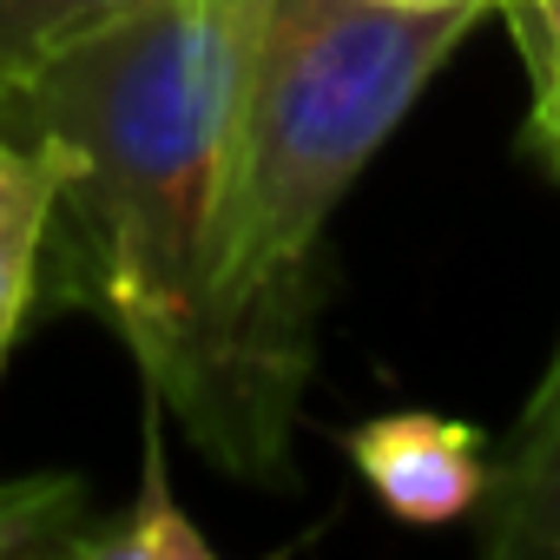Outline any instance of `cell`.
<instances>
[{
    "label": "cell",
    "mask_w": 560,
    "mask_h": 560,
    "mask_svg": "<svg viewBox=\"0 0 560 560\" xmlns=\"http://www.w3.org/2000/svg\"><path fill=\"white\" fill-rule=\"evenodd\" d=\"M481 14L475 0H250L205 330L191 389L172 409L211 468L244 481L291 475V429L317 357L324 231Z\"/></svg>",
    "instance_id": "cell-1"
},
{
    "label": "cell",
    "mask_w": 560,
    "mask_h": 560,
    "mask_svg": "<svg viewBox=\"0 0 560 560\" xmlns=\"http://www.w3.org/2000/svg\"><path fill=\"white\" fill-rule=\"evenodd\" d=\"M250 0H152L0 106L54 159V298L106 317L178 409L198 363Z\"/></svg>",
    "instance_id": "cell-2"
},
{
    "label": "cell",
    "mask_w": 560,
    "mask_h": 560,
    "mask_svg": "<svg viewBox=\"0 0 560 560\" xmlns=\"http://www.w3.org/2000/svg\"><path fill=\"white\" fill-rule=\"evenodd\" d=\"M350 462L363 468L376 501L416 527H442V521L475 514L488 494V475H494V448L481 442V429L429 416V409L363 422L350 435Z\"/></svg>",
    "instance_id": "cell-3"
},
{
    "label": "cell",
    "mask_w": 560,
    "mask_h": 560,
    "mask_svg": "<svg viewBox=\"0 0 560 560\" xmlns=\"http://www.w3.org/2000/svg\"><path fill=\"white\" fill-rule=\"evenodd\" d=\"M475 527L481 547L501 560H560V343L521 422L494 448V475L475 508Z\"/></svg>",
    "instance_id": "cell-4"
},
{
    "label": "cell",
    "mask_w": 560,
    "mask_h": 560,
    "mask_svg": "<svg viewBox=\"0 0 560 560\" xmlns=\"http://www.w3.org/2000/svg\"><path fill=\"white\" fill-rule=\"evenodd\" d=\"M54 205H60L54 159L14 132H0V370H8V357L34 317V298H40Z\"/></svg>",
    "instance_id": "cell-5"
},
{
    "label": "cell",
    "mask_w": 560,
    "mask_h": 560,
    "mask_svg": "<svg viewBox=\"0 0 560 560\" xmlns=\"http://www.w3.org/2000/svg\"><path fill=\"white\" fill-rule=\"evenodd\" d=\"M152 0H0V106Z\"/></svg>",
    "instance_id": "cell-6"
},
{
    "label": "cell",
    "mask_w": 560,
    "mask_h": 560,
    "mask_svg": "<svg viewBox=\"0 0 560 560\" xmlns=\"http://www.w3.org/2000/svg\"><path fill=\"white\" fill-rule=\"evenodd\" d=\"M152 396V389H145ZM159 396H152V409H145V488H139V501H132V514L119 521V527H106V534H86V553L93 560H205L211 547H205V534L172 508V488H165V448H159Z\"/></svg>",
    "instance_id": "cell-7"
},
{
    "label": "cell",
    "mask_w": 560,
    "mask_h": 560,
    "mask_svg": "<svg viewBox=\"0 0 560 560\" xmlns=\"http://www.w3.org/2000/svg\"><path fill=\"white\" fill-rule=\"evenodd\" d=\"M0 553H86V488L73 475L0 481Z\"/></svg>",
    "instance_id": "cell-8"
},
{
    "label": "cell",
    "mask_w": 560,
    "mask_h": 560,
    "mask_svg": "<svg viewBox=\"0 0 560 560\" xmlns=\"http://www.w3.org/2000/svg\"><path fill=\"white\" fill-rule=\"evenodd\" d=\"M508 14H514L521 60L534 80V139L547 165L560 172V0H508Z\"/></svg>",
    "instance_id": "cell-9"
},
{
    "label": "cell",
    "mask_w": 560,
    "mask_h": 560,
    "mask_svg": "<svg viewBox=\"0 0 560 560\" xmlns=\"http://www.w3.org/2000/svg\"><path fill=\"white\" fill-rule=\"evenodd\" d=\"M383 8H462V0H383ZM475 8H508V0H475Z\"/></svg>",
    "instance_id": "cell-10"
}]
</instances>
